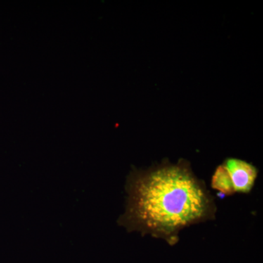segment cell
Masks as SVG:
<instances>
[{
    "label": "cell",
    "mask_w": 263,
    "mask_h": 263,
    "mask_svg": "<svg viewBox=\"0 0 263 263\" xmlns=\"http://www.w3.org/2000/svg\"><path fill=\"white\" fill-rule=\"evenodd\" d=\"M223 165L230 175L235 193H247L251 191L257 176V170L254 166L236 158L227 159Z\"/></svg>",
    "instance_id": "obj_2"
},
{
    "label": "cell",
    "mask_w": 263,
    "mask_h": 263,
    "mask_svg": "<svg viewBox=\"0 0 263 263\" xmlns=\"http://www.w3.org/2000/svg\"><path fill=\"white\" fill-rule=\"evenodd\" d=\"M126 190V210L119 224L129 232L163 238L171 245L183 228L215 215L214 199L186 160L135 170Z\"/></svg>",
    "instance_id": "obj_1"
},
{
    "label": "cell",
    "mask_w": 263,
    "mask_h": 263,
    "mask_svg": "<svg viewBox=\"0 0 263 263\" xmlns=\"http://www.w3.org/2000/svg\"><path fill=\"white\" fill-rule=\"evenodd\" d=\"M212 186L226 195H232L235 193L230 175L223 164L216 169L212 177Z\"/></svg>",
    "instance_id": "obj_3"
}]
</instances>
